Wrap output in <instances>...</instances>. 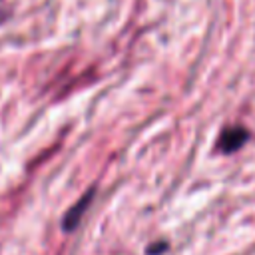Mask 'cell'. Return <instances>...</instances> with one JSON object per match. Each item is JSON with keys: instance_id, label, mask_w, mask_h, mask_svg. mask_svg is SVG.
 Segmentation results:
<instances>
[{"instance_id": "cell-3", "label": "cell", "mask_w": 255, "mask_h": 255, "mask_svg": "<svg viewBox=\"0 0 255 255\" xmlns=\"http://www.w3.org/2000/svg\"><path fill=\"white\" fill-rule=\"evenodd\" d=\"M167 249V243L165 241H161V243H157V245H151V247H147V253H151V255H157V253H161V251H165Z\"/></svg>"}, {"instance_id": "cell-1", "label": "cell", "mask_w": 255, "mask_h": 255, "mask_svg": "<svg viewBox=\"0 0 255 255\" xmlns=\"http://www.w3.org/2000/svg\"><path fill=\"white\" fill-rule=\"evenodd\" d=\"M249 133L247 129H243L241 126H233V128H227L221 131L219 135V141H217V149L223 151V153H231V151H237L245 141H247Z\"/></svg>"}, {"instance_id": "cell-2", "label": "cell", "mask_w": 255, "mask_h": 255, "mask_svg": "<svg viewBox=\"0 0 255 255\" xmlns=\"http://www.w3.org/2000/svg\"><path fill=\"white\" fill-rule=\"evenodd\" d=\"M92 199H94V189H90L66 215H64V229L66 231H70V229H74V227H78V223H80V219H82V215H84V211L88 209V205L92 203Z\"/></svg>"}]
</instances>
